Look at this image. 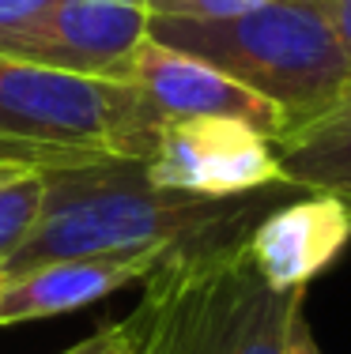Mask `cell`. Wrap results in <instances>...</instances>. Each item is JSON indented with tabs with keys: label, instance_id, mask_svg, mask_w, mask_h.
<instances>
[{
	"label": "cell",
	"instance_id": "8",
	"mask_svg": "<svg viewBox=\"0 0 351 354\" xmlns=\"http://www.w3.org/2000/svg\"><path fill=\"white\" fill-rule=\"evenodd\" d=\"M132 87L147 98V106L163 121L166 117H231V121L253 124L269 140H280L287 132V121L276 106L257 98L219 68L204 64L200 57L170 49L155 38L140 46Z\"/></svg>",
	"mask_w": 351,
	"mask_h": 354
},
{
	"label": "cell",
	"instance_id": "10",
	"mask_svg": "<svg viewBox=\"0 0 351 354\" xmlns=\"http://www.w3.org/2000/svg\"><path fill=\"white\" fill-rule=\"evenodd\" d=\"M280 181L303 192H325L351 207V83L314 121L276 140Z\"/></svg>",
	"mask_w": 351,
	"mask_h": 354
},
{
	"label": "cell",
	"instance_id": "2",
	"mask_svg": "<svg viewBox=\"0 0 351 354\" xmlns=\"http://www.w3.org/2000/svg\"><path fill=\"white\" fill-rule=\"evenodd\" d=\"M246 238L178 249L147 275L144 298L117 320L132 354H287L306 290H272Z\"/></svg>",
	"mask_w": 351,
	"mask_h": 354
},
{
	"label": "cell",
	"instance_id": "13",
	"mask_svg": "<svg viewBox=\"0 0 351 354\" xmlns=\"http://www.w3.org/2000/svg\"><path fill=\"white\" fill-rule=\"evenodd\" d=\"M53 0H0V35L23 27L27 19H35L42 8H49Z\"/></svg>",
	"mask_w": 351,
	"mask_h": 354
},
{
	"label": "cell",
	"instance_id": "12",
	"mask_svg": "<svg viewBox=\"0 0 351 354\" xmlns=\"http://www.w3.org/2000/svg\"><path fill=\"white\" fill-rule=\"evenodd\" d=\"M261 4L269 0H147V12L166 19H234Z\"/></svg>",
	"mask_w": 351,
	"mask_h": 354
},
{
	"label": "cell",
	"instance_id": "5",
	"mask_svg": "<svg viewBox=\"0 0 351 354\" xmlns=\"http://www.w3.org/2000/svg\"><path fill=\"white\" fill-rule=\"evenodd\" d=\"M147 19V0H53L35 19L0 35V57L132 83Z\"/></svg>",
	"mask_w": 351,
	"mask_h": 354
},
{
	"label": "cell",
	"instance_id": "7",
	"mask_svg": "<svg viewBox=\"0 0 351 354\" xmlns=\"http://www.w3.org/2000/svg\"><path fill=\"white\" fill-rule=\"evenodd\" d=\"M174 245H147L129 252H102V257H64L46 260L27 272L4 275L0 290V328L23 320H46L57 313H72L121 286L144 283L152 272L174 257Z\"/></svg>",
	"mask_w": 351,
	"mask_h": 354
},
{
	"label": "cell",
	"instance_id": "4",
	"mask_svg": "<svg viewBox=\"0 0 351 354\" xmlns=\"http://www.w3.org/2000/svg\"><path fill=\"white\" fill-rule=\"evenodd\" d=\"M163 117L132 83L0 57V166L35 174L144 162Z\"/></svg>",
	"mask_w": 351,
	"mask_h": 354
},
{
	"label": "cell",
	"instance_id": "9",
	"mask_svg": "<svg viewBox=\"0 0 351 354\" xmlns=\"http://www.w3.org/2000/svg\"><path fill=\"white\" fill-rule=\"evenodd\" d=\"M351 241V207L325 192H303L257 218L246 252L272 290H306Z\"/></svg>",
	"mask_w": 351,
	"mask_h": 354
},
{
	"label": "cell",
	"instance_id": "19",
	"mask_svg": "<svg viewBox=\"0 0 351 354\" xmlns=\"http://www.w3.org/2000/svg\"><path fill=\"white\" fill-rule=\"evenodd\" d=\"M0 290H4V268H0Z\"/></svg>",
	"mask_w": 351,
	"mask_h": 354
},
{
	"label": "cell",
	"instance_id": "3",
	"mask_svg": "<svg viewBox=\"0 0 351 354\" xmlns=\"http://www.w3.org/2000/svg\"><path fill=\"white\" fill-rule=\"evenodd\" d=\"M147 38L200 57L276 106L287 132L314 121L351 83V64L321 0H269L234 19H147Z\"/></svg>",
	"mask_w": 351,
	"mask_h": 354
},
{
	"label": "cell",
	"instance_id": "17",
	"mask_svg": "<svg viewBox=\"0 0 351 354\" xmlns=\"http://www.w3.org/2000/svg\"><path fill=\"white\" fill-rule=\"evenodd\" d=\"M15 174H27V170H15V166H0V185H4V181H12ZM30 174H35V170H30Z\"/></svg>",
	"mask_w": 351,
	"mask_h": 354
},
{
	"label": "cell",
	"instance_id": "16",
	"mask_svg": "<svg viewBox=\"0 0 351 354\" xmlns=\"http://www.w3.org/2000/svg\"><path fill=\"white\" fill-rule=\"evenodd\" d=\"M287 354H325L317 347L314 332H310V320H306V309L291 320V335H287Z\"/></svg>",
	"mask_w": 351,
	"mask_h": 354
},
{
	"label": "cell",
	"instance_id": "14",
	"mask_svg": "<svg viewBox=\"0 0 351 354\" xmlns=\"http://www.w3.org/2000/svg\"><path fill=\"white\" fill-rule=\"evenodd\" d=\"M325 15H329L332 30L340 38V49H344L348 64H351V0H321Z\"/></svg>",
	"mask_w": 351,
	"mask_h": 354
},
{
	"label": "cell",
	"instance_id": "1",
	"mask_svg": "<svg viewBox=\"0 0 351 354\" xmlns=\"http://www.w3.org/2000/svg\"><path fill=\"white\" fill-rule=\"evenodd\" d=\"M272 189L280 185L231 200L189 196L155 185L144 162L42 174L38 223L4 264V275L64 257H102L147 245L193 249L246 238L257 218L272 212Z\"/></svg>",
	"mask_w": 351,
	"mask_h": 354
},
{
	"label": "cell",
	"instance_id": "11",
	"mask_svg": "<svg viewBox=\"0 0 351 354\" xmlns=\"http://www.w3.org/2000/svg\"><path fill=\"white\" fill-rule=\"evenodd\" d=\"M42 212V174H15L0 185V268L27 241Z\"/></svg>",
	"mask_w": 351,
	"mask_h": 354
},
{
	"label": "cell",
	"instance_id": "15",
	"mask_svg": "<svg viewBox=\"0 0 351 354\" xmlns=\"http://www.w3.org/2000/svg\"><path fill=\"white\" fill-rule=\"evenodd\" d=\"M117 339H121V328H117V324H106V328H98L95 335L72 343V347L61 351V354H110V351L117 347Z\"/></svg>",
	"mask_w": 351,
	"mask_h": 354
},
{
	"label": "cell",
	"instance_id": "18",
	"mask_svg": "<svg viewBox=\"0 0 351 354\" xmlns=\"http://www.w3.org/2000/svg\"><path fill=\"white\" fill-rule=\"evenodd\" d=\"M117 328H121V324H117ZM110 354H132V347L125 343V332H121V339H117V347H114Z\"/></svg>",
	"mask_w": 351,
	"mask_h": 354
},
{
	"label": "cell",
	"instance_id": "6",
	"mask_svg": "<svg viewBox=\"0 0 351 354\" xmlns=\"http://www.w3.org/2000/svg\"><path fill=\"white\" fill-rule=\"evenodd\" d=\"M144 170L163 189L212 200L283 185L276 140L231 117H166Z\"/></svg>",
	"mask_w": 351,
	"mask_h": 354
}]
</instances>
